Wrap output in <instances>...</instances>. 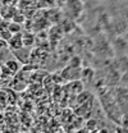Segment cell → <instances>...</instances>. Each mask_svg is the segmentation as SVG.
I'll return each instance as SVG.
<instances>
[{
	"label": "cell",
	"instance_id": "8992f818",
	"mask_svg": "<svg viewBox=\"0 0 128 133\" xmlns=\"http://www.w3.org/2000/svg\"><path fill=\"white\" fill-rule=\"evenodd\" d=\"M5 65L12 70L13 74H17V73L19 72V68H21V66H19V62H18L17 59H9V60H7V62H5Z\"/></svg>",
	"mask_w": 128,
	"mask_h": 133
},
{
	"label": "cell",
	"instance_id": "52a82bcc",
	"mask_svg": "<svg viewBox=\"0 0 128 133\" xmlns=\"http://www.w3.org/2000/svg\"><path fill=\"white\" fill-rule=\"evenodd\" d=\"M23 41H24V46H27V48L32 46L35 42V35L31 32L23 33Z\"/></svg>",
	"mask_w": 128,
	"mask_h": 133
},
{
	"label": "cell",
	"instance_id": "6da1fadb",
	"mask_svg": "<svg viewBox=\"0 0 128 133\" xmlns=\"http://www.w3.org/2000/svg\"><path fill=\"white\" fill-rule=\"evenodd\" d=\"M81 77H82V69L80 66H73L68 64V66L64 68V70L62 72V78L65 81H76L80 79Z\"/></svg>",
	"mask_w": 128,
	"mask_h": 133
},
{
	"label": "cell",
	"instance_id": "7a4b0ae2",
	"mask_svg": "<svg viewBox=\"0 0 128 133\" xmlns=\"http://www.w3.org/2000/svg\"><path fill=\"white\" fill-rule=\"evenodd\" d=\"M9 44V49L12 51H17V50L22 49L24 46V41H23V33H13V36L8 40Z\"/></svg>",
	"mask_w": 128,
	"mask_h": 133
},
{
	"label": "cell",
	"instance_id": "3957f363",
	"mask_svg": "<svg viewBox=\"0 0 128 133\" xmlns=\"http://www.w3.org/2000/svg\"><path fill=\"white\" fill-rule=\"evenodd\" d=\"M17 12H18V10H17L12 4H3V6L0 8V17H1V19L12 21Z\"/></svg>",
	"mask_w": 128,
	"mask_h": 133
},
{
	"label": "cell",
	"instance_id": "9c48e42d",
	"mask_svg": "<svg viewBox=\"0 0 128 133\" xmlns=\"http://www.w3.org/2000/svg\"><path fill=\"white\" fill-rule=\"evenodd\" d=\"M12 21L18 22V23H23V22H24V14H22V13L18 10L16 14H14V17H13V19H12Z\"/></svg>",
	"mask_w": 128,
	"mask_h": 133
},
{
	"label": "cell",
	"instance_id": "8fae6325",
	"mask_svg": "<svg viewBox=\"0 0 128 133\" xmlns=\"http://www.w3.org/2000/svg\"><path fill=\"white\" fill-rule=\"evenodd\" d=\"M7 48H9V44H8V41H7L5 38L0 37V50L7 49Z\"/></svg>",
	"mask_w": 128,
	"mask_h": 133
},
{
	"label": "cell",
	"instance_id": "4fadbf2b",
	"mask_svg": "<svg viewBox=\"0 0 128 133\" xmlns=\"http://www.w3.org/2000/svg\"><path fill=\"white\" fill-rule=\"evenodd\" d=\"M0 4H3V3H1V0H0Z\"/></svg>",
	"mask_w": 128,
	"mask_h": 133
},
{
	"label": "cell",
	"instance_id": "5b68a950",
	"mask_svg": "<svg viewBox=\"0 0 128 133\" xmlns=\"http://www.w3.org/2000/svg\"><path fill=\"white\" fill-rule=\"evenodd\" d=\"M9 102V95H8V90H0V111H3Z\"/></svg>",
	"mask_w": 128,
	"mask_h": 133
},
{
	"label": "cell",
	"instance_id": "30bf717a",
	"mask_svg": "<svg viewBox=\"0 0 128 133\" xmlns=\"http://www.w3.org/2000/svg\"><path fill=\"white\" fill-rule=\"evenodd\" d=\"M69 64H71V65H73V66H80L81 65V59L74 56V58H72V59H71Z\"/></svg>",
	"mask_w": 128,
	"mask_h": 133
},
{
	"label": "cell",
	"instance_id": "7c38bea8",
	"mask_svg": "<svg viewBox=\"0 0 128 133\" xmlns=\"http://www.w3.org/2000/svg\"><path fill=\"white\" fill-rule=\"evenodd\" d=\"M3 4H10V0H1Z\"/></svg>",
	"mask_w": 128,
	"mask_h": 133
},
{
	"label": "cell",
	"instance_id": "277c9868",
	"mask_svg": "<svg viewBox=\"0 0 128 133\" xmlns=\"http://www.w3.org/2000/svg\"><path fill=\"white\" fill-rule=\"evenodd\" d=\"M12 36H13V33L10 32V30H9V22L3 19L0 22V37H3V38H5L8 41Z\"/></svg>",
	"mask_w": 128,
	"mask_h": 133
},
{
	"label": "cell",
	"instance_id": "ba28073f",
	"mask_svg": "<svg viewBox=\"0 0 128 133\" xmlns=\"http://www.w3.org/2000/svg\"><path fill=\"white\" fill-rule=\"evenodd\" d=\"M9 30H10L12 33H19V32H22V26H21V23H18V22L10 21V22H9Z\"/></svg>",
	"mask_w": 128,
	"mask_h": 133
}]
</instances>
